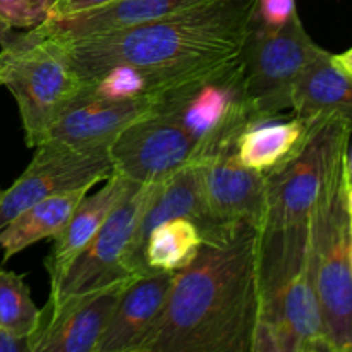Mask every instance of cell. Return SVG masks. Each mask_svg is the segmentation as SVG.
Wrapping results in <instances>:
<instances>
[{
  "label": "cell",
  "instance_id": "obj_32",
  "mask_svg": "<svg viewBox=\"0 0 352 352\" xmlns=\"http://www.w3.org/2000/svg\"><path fill=\"white\" fill-rule=\"evenodd\" d=\"M351 230H352V213H351Z\"/></svg>",
  "mask_w": 352,
  "mask_h": 352
},
{
  "label": "cell",
  "instance_id": "obj_2",
  "mask_svg": "<svg viewBox=\"0 0 352 352\" xmlns=\"http://www.w3.org/2000/svg\"><path fill=\"white\" fill-rule=\"evenodd\" d=\"M260 318L258 230L239 223L175 274L146 352H253Z\"/></svg>",
  "mask_w": 352,
  "mask_h": 352
},
{
  "label": "cell",
  "instance_id": "obj_33",
  "mask_svg": "<svg viewBox=\"0 0 352 352\" xmlns=\"http://www.w3.org/2000/svg\"><path fill=\"white\" fill-rule=\"evenodd\" d=\"M0 196H2V189H0Z\"/></svg>",
  "mask_w": 352,
  "mask_h": 352
},
{
  "label": "cell",
  "instance_id": "obj_1",
  "mask_svg": "<svg viewBox=\"0 0 352 352\" xmlns=\"http://www.w3.org/2000/svg\"><path fill=\"white\" fill-rule=\"evenodd\" d=\"M254 0H208L181 12L78 38H54L96 95L153 96L217 62L236 57Z\"/></svg>",
  "mask_w": 352,
  "mask_h": 352
},
{
  "label": "cell",
  "instance_id": "obj_16",
  "mask_svg": "<svg viewBox=\"0 0 352 352\" xmlns=\"http://www.w3.org/2000/svg\"><path fill=\"white\" fill-rule=\"evenodd\" d=\"M136 186V182H131L129 179L112 170V174L103 181V186L98 191L93 195H85V198L78 203L62 232L52 239L54 244L45 260V268L50 278V291H54L60 284L62 277L72 261L91 243L113 208Z\"/></svg>",
  "mask_w": 352,
  "mask_h": 352
},
{
  "label": "cell",
  "instance_id": "obj_19",
  "mask_svg": "<svg viewBox=\"0 0 352 352\" xmlns=\"http://www.w3.org/2000/svg\"><path fill=\"white\" fill-rule=\"evenodd\" d=\"M315 122L316 119L294 116L285 120L277 116L253 124L237 138V158L253 170L270 174L284 167L302 150Z\"/></svg>",
  "mask_w": 352,
  "mask_h": 352
},
{
  "label": "cell",
  "instance_id": "obj_7",
  "mask_svg": "<svg viewBox=\"0 0 352 352\" xmlns=\"http://www.w3.org/2000/svg\"><path fill=\"white\" fill-rule=\"evenodd\" d=\"M320 45L302 24L299 12L274 33H246L241 57L246 93L261 120L292 110L299 74Z\"/></svg>",
  "mask_w": 352,
  "mask_h": 352
},
{
  "label": "cell",
  "instance_id": "obj_25",
  "mask_svg": "<svg viewBox=\"0 0 352 352\" xmlns=\"http://www.w3.org/2000/svg\"><path fill=\"white\" fill-rule=\"evenodd\" d=\"M110 2H113V0H55L54 6H52L50 17H48V19L74 16V14L86 12V10L98 9V7L107 6V3Z\"/></svg>",
  "mask_w": 352,
  "mask_h": 352
},
{
  "label": "cell",
  "instance_id": "obj_22",
  "mask_svg": "<svg viewBox=\"0 0 352 352\" xmlns=\"http://www.w3.org/2000/svg\"><path fill=\"white\" fill-rule=\"evenodd\" d=\"M40 318V308L31 298L24 275L0 270V327L21 336H31Z\"/></svg>",
  "mask_w": 352,
  "mask_h": 352
},
{
  "label": "cell",
  "instance_id": "obj_11",
  "mask_svg": "<svg viewBox=\"0 0 352 352\" xmlns=\"http://www.w3.org/2000/svg\"><path fill=\"white\" fill-rule=\"evenodd\" d=\"M127 284L58 301L47 299L30 336L31 352H98L110 315Z\"/></svg>",
  "mask_w": 352,
  "mask_h": 352
},
{
  "label": "cell",
  "instance_id": "obj_28",
  "mask_svg": "<svg viewBox=\"0 0 352 352\" xmlns=\"http://www.w3.org/2000/svg\"><path fill=\"white\" fill-rule=\"evenodd\" d=\"M333 58H336V62L344 69V71L349 72V74L352 76V48L342 52V54L333 55Z\"/></svg>",
  "mask_w": 352,
  "mask_h": 352
},
{
  "label": "cell",
  "instance_id": "obj_30",
  "mask_svg": "<svg viewBox=\"0 0 352 352\" xmlns=\"http://www.w3.org/2000/svg\"><path fill=\"white\" fill-rule=\"evenodd\" d=\"M347 168H349V179H352V150L347 153Z\"/></svg>",
  "mask_w": 352,
  "mask_h": 352
},
{
  "label": "cell",
  "instance_id": "obj_8",
  "mask_svg": "<svg viewBox=\"0 0 352 352\" xmlns=\"http://www.w3.org/2000/svg\"><path fill=\"white\" fill-rule=\"evenodd\" d=\"M162 184H138L113 208L91 243L81 251L62 277L60 284L50 291L48 301L69 296H82L103 291L134 280L126 268L134 232L144 210Z\"/></svg>",
  "mask_w": 352,
  "mask_h": 352
},
{
  "label": "cell",
  "instance_id": "obj_20",
  "mask_svg": "<svg viewBox=\"0 0 352 352\" xmlns=\"http://www.w3.org/2000/svg\"><path fill=\"white\" fill-rule=\"evenodd\" d=\"M89 189L62 192L34 203L30 208L10 220L0 229V250L3 251V263L26 248L43 239H54L71 219L78 203L88 195Z\"/></svg>",
  "mask_w": 352,
  "mask_h": 352
},
{
  "label": "cell",
  "instance_id": "obj_21",
  "mask_svg": "<svg viewBox=\"0 0 352 352\" xmlns=\"http://www.w3.org/2000/svg\"><path fill=\"white\" fill-rule=\"evenodd\" d=\"M203 243L198 226L186 217H174L158 223L148 236L144 248L148 272L182 270L195 260Z\"/></svg>",
  "mask_w": 352,
  "mask_h": 352
},
{
  "label": "cell",
  "instance_id": "obj_18",
  "mask_svg": "<svg viewBox=\"0 0 352 352\" xmlns=\"http://www.w3.org/2000/svg\"><path fill=\"white\" fill-rule=\"evenodd\" d=\"M205 2L208 0H113L98 9L48 19L33 31L40 36L78 38L160 19Z\"/></svg>",
  "mask_w": 352,
  "mask_h": 352
},
{
  "label": "cell",
  "instance_id": "obj_26",
  "mask_svg": "<svg viewBox=\"0 0 352 352\" xmlns=\"http://www.w3.org/2000/svg\"><path fill=\"white\" fill-rule=\"evenodd\" d=\"M0 352H31L30 336H21L0 327Z\"/></svg>",
  "mask_w": 352,
  "mask_h": 352
},
{
  "label": "cell",
  "instance_id": "obj_9",
  "mask_svg": "<svg viewBox=\"0 0 352 352\" xmlns=\"http://www.w3.org/2000/svg\"><path fill=\"white\" fill-rule=\"evenodd\" d=\"M33 160L0 196V229L34 203L76 189H91L113 170L109 150H79L47 138L34 146Z\"/></svg>",
  "mask_w": 352,
  "mask_h": 352
},
{
  "label": "cell",
  "instance_id": "obj_12",
  "mask_svg": "<svg viewBox=\"0 0 352 352\" xmlns=\"http://www.w3.org/2000/svg\"><path fill=\"white\" fill-rule=\"evenodd\" d=\"M206 206L220 227L237 223L260 229L268 205V175L246 167L236 150L199 164Z\"/></svg>",
  "mask_w": 352,
  "mask_h": 352
},
{
  "label": "cell",
  "instance_id": "obj_23",
  "mask_svg": "<svg viewBox=\"0 0 352 352\" xmlns=\"http://www.w3.org/2000/svg\"><path fill=\"white\" fill-rule=\"evenodd\" d=\"M55 0H0V19L12 30H33L50 17Z\"/></svg>",
  "mask_w": 352,
  "mask_h": 352
},
{
  "label": "cell",
  "instance_id": "obj_3",
  "mask_svg": "<svg viewBox=\"0 0 352 352\" xmlns=\"http://www.w3.org/2000/svg\"><path fill=\"white\" fill-rule=\"evenodd\" d=\"M340 120L316 119L302 150L268 175V205L258 229L261 318L254 344L275 351L272 323L278 301L308 253L311 210L318 195L330 143Z\"/></svg>",
  "mask_w": 352,
  "mask_h": 352
},
{
  "label": "cell",
  "instance_id": "obj_24",
  "mask_svg": "<svg viewBox=\"0 0 352 352\" xmlns=\"http://www.w3.org/2000/svg\"><path fill=\"white\" fill-rule=\"evenodd\" d=\"M296 12V0H254L248 30L256 33H274L284 28Z\"/></svg>",
  "mask_w": 352,
  "mask_h": 352
},
{
  "label": "cell",
  "instance_id": "obj_6",
  "mask_svg": "<svg viewBox=\"0 0 352 352\" xmlns=\"http://www.w3.org/2000/svg\"><path fill=\"white\" fill-rule=\"evenodd\" d=\"M0 86L16 100L26 144L34 148L88 81L71 67L57 41L28 30L0 50Z\"/></svg>",
  "mask_w": 352,
  "mask_h": 352
},
{
  "label": "cell",
  "instance_id": "obj_10",
  "mask_svg": "<svg viewBox=\"0 0 352 352\" xmlns=\"http://www.w3.org/2000/svg\"><path fill=\"white\" fill-rule=\"evenodd\" d=\"M113 172L136 184H165L199 164L195 140L174 120L150 112L126 127L109 150Z\"/></svg>",
  "mask_w": 352,
  "mask_h": 352
},
{
  "label": "cell",
  "instance_id": "obj_13",
  "mask_svg": "<svg viewBox=\"0 0 352 352\" xmlns=\"http://www.w3.org/2000/svg\"><path fill=\"white\" fill-rule=\"evenodd\" d=\"M153 109V96L110 98L88 88L64 110L47 138L64 141L79 150H110L129 124Z\"/></svg>",
  "mask_w": 352,
  "mask_h": 352
},
{
  "label": "cell",
  "instance_id": "obj_4",
  "mask_svg": "<svg viewBox=\"0 0 352 352\" xmlns=\"http://www.w3.org/2000/svg\"><path fill=\"white\" fill-rule=\"evenodd\" d=\"M351 134L344 122L337 126L309 222L308 251L332 352H352V230L347 205Z\"/></svg>",
  "mask_w": 352,
  "mask_h": 352
},
{
  "label": "cell",
  "instance_id": "obj_14",
  "mask_svg": "<svg viewBox=\"0 0 352 352\" xmlns=\"http://www.w3.org/2000/svg\"><path fill=\"white\" fill-rule=\"evenodd\" d=\"M177 272L134 278L120 292L98 352H146L164 316Z\"/></svg>",
  "mask_w": 352,
  "mask_h": 352
},
{
  "label": "cell",
  "instance_id": "obj_31",
  "mask_svg": "<svg viewBox=\"0 0 352 352\" xmlns=\"http://www.w3.org/2000/svg\"><path fill=\"white\" fill-rule=\"evenodd\" d=\"M351 270H352V239H351Z\"/></svg>",
  "mask_w": 352,
  "mask_h": 352
},
{
  "label": "cell",
  "instance_id": "obj_29",
  "mask_svg": "<svg viewBox=\"0 0 352 352\" xmlns=\"http://www.w3.org/2000/svg\"><path fill=\"white\" fill-rule=\"evenodd\" d=\"M347 205H349V212L352 213V179L349 181V188H347Z\"/></svg>",
  "mask_w": 352,
  "mask_h": 352
},
{
  "label": "cell",
  "instance_id": "obj_27",
  "mask_svg": "<svg viewBox=\"0 0 352 352\" xmlns=\"http://www.w3.org/2000/svg\"><path fill=\"white\" fill-rule=\"evenodd\" d=\"M17 33L10 26H7L2 19H0V48H6L9 45H12V41L16 40Z\"/></svg>",
  "mask_w": 352,
  "mask_h": 352
},
{
  "label": "cell",
  "instance_id": "obj_15",
  "mask_svg": "<svg viewBox=\"0 0 352 352\" xmlns=\"http://www.w3.org/2000/svg\"><path fill=\"white\" fill-rule=\"evenodd\" d=\"M272 337L275 352H332L309 251L299 272L282 292L272 323Z\"/></svg>",
  "mask_w": 352,
  "mask_h": 352
},
{
  "label": "cell",
  "instance_id": "obj_17",
  "mask_svg": "<svg viewBox=\"0 0 352 352\" xmlns=\"http://www.w3.org/2000/svg\"><path fill=\"white\" fill-rule=\"evenodd\" d=\"M292 112L302 119L340 120L352 129V76L318 47L299 74Z\"/></svg>",
  "mask_w": 352,
  "mask_h": 352
},
{
  "label": "cell",
  "instance_id": "obj_5",
  "mask_svg": "<svg viewBox=\"0 0 352 352\" xmlns=\"http://www.w3.org/2000/svg\"><path fill=\"white\" fill-rule=\"evenodd\" d=\"M151 112L177 122L195 140L199 164L236 150L237 138L261 122L248 98L241 52L158 91Z\"/></svg>",
  "mask_w": 352,
  "mask_h": 352
}]
</instances>
